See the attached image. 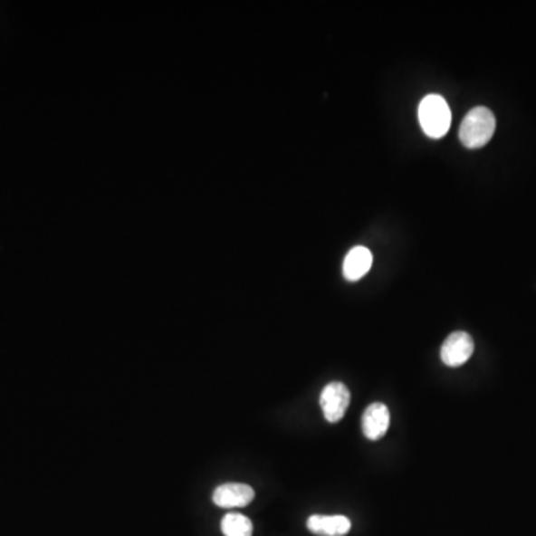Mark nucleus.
<instances>
[{
    "label": "nucleus",
    "instance_id": "7ed1b4c3",
    "mask_svg": "<svg viewBox=\"0 0 536 536\" xmlns=\"http://www.w3.org/2000/svg\"><path fill=\"white\" fill-rule=\"evenodd\" d=\"M350 404V392L348 386L343 385L341 381H332L325 386V389L321 394V407H322L323 416L330 424H337L343 419L346 411Z\"/></svg>",
    "mask_w": 536,
    "mask_h": 536
},
{
    "label": "nucleus",
    "instance_id": "f03ea898",
    "mask_svg": "<svg viewBox=\"0 0 536 536\" xmlns=\"http://www.w3.org/2000/svg\"><path fill=\"white\" fill-rule=\"evenodd\" d=\"M419 121L422 130L432 139L445 138L452 122L447 101L438 94H429L420 101Z\"/></svg>",
    "mask_w": 536,
    "mask_h": 536
},
{
    "label": "nucleus",
    "instance_id": "6e6552de",
    "mask_svg": "<svg viewBox=\"0 0 536 536\" xmlns=\"http://www.w3.org/2000/svg\"><path fill=\"white\" fill-rule=\"evenodd\" d=\"M373 265V254L364 246L353 247L343 263V276L349 282H358L369 272Z\"/></svg>",
    "mask_w": 536,
    "mask_h": 536
},
{
    "label": "nucleus",
    "instance_id": "1a4fd4ad",
    "mask_svg": "<svg viewBox=\"0 0 536 536\" xmlns=\"http://www.w3.org/2000/svg\"><path fill=\"white\" fill-rule=\"evenodd\" d=\"M221 529L225 536H252L251 520L240 512H228L223 519Z\"/></svg>",
    "mask_w": 536,
    "mask_h": 536
},
{
    "label": "nucleus",
    "instance_id": "39448f33",
    "mask_svg": "<svg viewBox=\"0 0 536 536\" xmlns=\"http://www.w3.org/2000/svg\"><path fill=\"white\" fill-rule=\"evenodd\" d=\"M255 492L244 483H226L214 492V502L219 508H244L254 501Z\"/></svg>",
    "mask_w": 536,
    "mask_h": 536
},
{
    "label": "nucleus",
    "instance_id": "0eeeda50",
    "mask_svg": "<svg viewBox=\"0 0 536 536\" xmlns=\"http://www.w3.org/2000/svg\"><path fill=\"white\" fill-rule=\"evenodd\" d=\"M350 528L352 523L346 515L314 514L307 520V529L318 536H344Z\"/></svg>",
    "mask_w": 536,
    "mask_h": 536
},
{
    "label": "nucleus",
    "instance_id": "423d86ee",
    "mask_svg": "<svg viewBox=\"0 0 536 536\" xmlns=\"http://www.w3.org/2000/svg\"><path fill=\"white\" fill-rule=\"evenodd\" d=\"M389 408L383 402H374L367 407L362 416V432L371 441H378L386 436L389 429Z\"/></svg>",
    "mask_w": 536,
    "mask_h": 536
},
{
    "label": "nucleus",
    "instance_id": "20e7f679",
    "mask_svg": "<svg viewBox=\"0 0 536 536\" xmlns=\"http://www.w3.org/2000/svg\"><path fill=\"white\" fill-rule=\"evenodd\" d=\"M474 340L468 332L456 331L448 335L441 348V360L447 367H461L474 353Z\"/></svg>",
    "mask_w": 536,
    "mask_h": 536
},
{
    "label": "nucleus",
    "instance_id": "f257e3e1",
    "mask_svg": "<svg viewBox=\"0 0 536 536\" xmlns=\"http://www.w3.org/2000/svg\"><path fill=\"white\" fill-rule=\"evenodd\" d=\"M494 129H496V120L492 110L484 106H477L469 110L464 118L459 129V138L464 147L478 149L491 142Z\"/></svg>",
    "mask_w": 536,
    "mask_h": 536
}]
</instances>
